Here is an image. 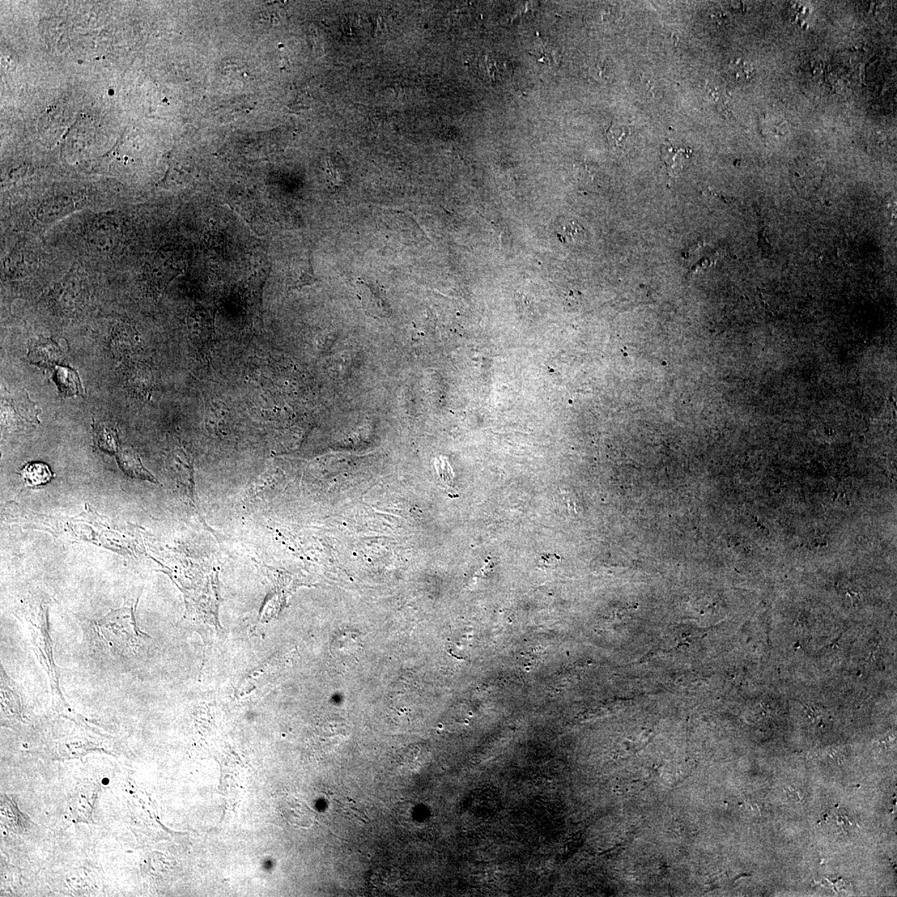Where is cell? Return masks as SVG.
I'll return each mask as SVG.
<instances>
[{"instance_id": "1", "label": "cell", "mask_w": 897, "mask_h": 897, "mask_svg": "<svg viewBox=\"0 0 897 897\" xmlns=\"http://www.w3.org/2000/svg\"><path fill=\"white\" fill-rule=\"evenodd\" d=\"M82 628L90 656L110 665L131 666L148 639L138 627L133 607L113 610L103 618L84 623Z\"/></svg>"}, {"instance_id": "2", "label": "cell", "mask_w": 897, "mask_h": 897, "mask_svg": "<svg viewBox=\"0 0 897 897\" xmlns=\"http://www.w3.org/2000/svg\"><path fill=\"white\" fill-rule=\"evenodd\" d=\"M28 620L31 623L28 625V628L32 635L33 648L38 660L49 674L54 698L63 700L60 688H59L58 669L54 661L53 644L49 635L48 618L47 616L46 618L44 616H42L40 620H37V623H33L31 620Z\"/></svg>"}, {"instance_id": "3", "label": "cell", "mask_w": 897, "mask_h": 897, "mask_svg": "<svg viewBox=\"0 0 897 897\" xmlns=\"http://www.w3.org/2000/svg\"><path fill=\"white\" fill-rule=\"evenodd\" d=\"M120 220L114 216H104L92 223L88 232L89 243L104 250L116 245L120 239L123 228Z\"/></svg>"}, {"instance_id": "4", "label": "cell", "mask_w": 897, "mask_h": 897, "mask_svg": "<svg viewBox=\"0 0 897 897\" xmlns=\"http://www.w3.org/2000/svg\"><path fill=\"white\" fill-rule=\"evenodd\" d=\"M81 204L70 197L47 199L38 207L36 218L42 224H52L78 210Z\"/></svg>"}, {"instance_id": "5", "label": "cell", "mask_w": 897, "mask_h": 897, "mask_svg": "<svg viewBox=\"0 0 897 897\" xmlns=\"http://www.w3.org/2000/svg\"><path fill=\"white\" fill-rule=\"evenodd\" d=\"M54 380L63 397L83 395V388L75 370L66 367H57Z\"/></svg>"}, {"instance_id": "6", "label": "cell", "mask_w": 897, "mask_h": 897, "mask_svg": "<svg viewBox=\"0 0 897 897\" xmlns=\"http://www.w3.org/2000/svg\"><path fill=\"white\" fill-rule=\"evenodd\" d=\"M117 461L122 470L131 477L150 480L156 483L155 478L145 469L139 457L129 450H122L117 454Z\"/></svg>"}, {"instance_id": "7", "label": "cell", "mask_w": 897, "mask_h": 897, "mask_svg": "<svg viewBox=\"0 0 897 897\" xmlns=\"http://www.w3.org/2000/svg\"><path fill=\"white\" fill-rule=\"evenodd\" d=\"M21 475L25 486L32 488L44 486L49 483L54 476L49 466L42 462L29 463L21 471Z\"/></svg>"}, {"instance_id": "8", "label": "cell", "mask_w": 897, "mask_h": 897, "mask_svg": "<svg viewBox=\"0 0 897 897\" xmlns=\"http://www.w3.org/2000/svg\"><path fill=\"white\" fill-rule=\"evenodd\" d=\"M691 154V150L687 149L677 148L673 143L666 142L661 147V158L664 161L670 177H674L677 168L681 167L682 161L681 159H686Z\"/></svg>"}, {"instance_id": "9", "label": "cell", "mask_w": 897, "mask_h": 897, "mask_svg": "<svg viewBox=\"0 0 897 897\" xmlns=\"http://www.w3.org/2000/svg\"><path fill=\"white\" fill-rule=\"evenodd\" d=\"M484 57V72L492 82H498L511 74V67L505 58L495 54H487Z\"/></svg>"}, {"instance_id": "10", "label": "cell", "mask_w": 897, "mask_h": 897, "mask_svg": "<svg viewBox=\"0 0 897 897\" xmlns=\"http://www.w3.org/2000/svg\"><path fill=\"white\" fill-rule=\"evenodd\" d=\"M287 815L293 825L310 827L313 823V814L311 809L296 799L291 798L288 802Z\"/></svg>"}, {"instance_id": "11", "label": "cell", "mask_w": 897, "mask_h": 897, "mask_svg": "<svg viewBox=\"0 0 897 897\" xmlns=\"http://www.w3.org/2000/svg\"><path fill=\"white\" fill-rule=\"evenodd\" d=\"M728 72L730 78L738 83L749 82L755 75L753 65L741 58L730 62Z\"/></svg>"}, {"instance_id": "12", "label": "cell", "mask_w": 897, "mask_h": 897, "mask_svg": "<svg viewBox=\"0 0 897 897\" xmlns=\"http://www.w3.org/2000/svg\"><path fill=\"white\" fill-rule=\"evenodd\" d=\"M96 438L99 447L109 453H116L118 450L117 433L112 427L101 426L96 430Z\"/></svg>"}, {"instance_id": "13", "label": "cell", "mask_w": 897, "mask_h": 897, "mask_svg": "<svg viewBox=\"0 0 897 897\" xmlns=\"http://www.w3.org/2000/svg\"><path fill=\"white\" fill-rule=\"evenodd\" d=\"M606 134L612 147L622 148L630 137L631 131L627 126L612 124L606 131Z\"/></svg>"}, {"instance_id": "14", "label": "cell", "mask_w": 897, "mask_h": 897, "mask_svg": "<svg viewBox=\"0 0 897 897\" xmlns=\"http://www.w3.org/2000/svg\"><path fill=\"white\" fill-rule=\"evenodd\" d=\"M552 557H554V555L550 556V558H548V555L543 557L542 562L544 567L552 568L554 566V559H552Z\"/></svg>"}]
</instances>
